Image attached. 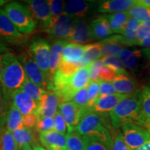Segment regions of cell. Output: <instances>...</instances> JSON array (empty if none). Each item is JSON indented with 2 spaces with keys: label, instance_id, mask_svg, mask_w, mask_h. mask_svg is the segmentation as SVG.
<instances>
[{
  "label": "cell",
  "instance_id": "obj_23",
  "mask_svg": "<svg viewBox=\"0 0 150 150\" xmlns=\"http://www.w3.org/2000/svg\"><path fill=\"white\" fill-rule=\"evenodd\" d=\"M92 35L94 39L101 40L107 38L108 35L112 34L109 22L106 16H101L93 20L90 24Z\"/></svg>",
  "mask_w": 150,
  "mask_h": 150
},
{
  "label": "cell",
  "instance_id": "obj_2",
  "mask_svg": "<svg viewBox=\"0 0 150 150\" xmlns=\"http://www.w3.org/2000/svg\"><path fill=\"white\" fill-rule=\"evenodd\" d=\"M142 110V90L127 95L117 106L110 112L112 126L115 129L129 123L138 124Z\"/></svg>",
  "mask_w": 150,
  "mask_h": 150
},
{
  "label": "cell",
  "instance_id": "obj_40",
  "mask_svg": "<svg viewBox=\"0 0 150 150\" xmlns=\"http://www.w3.org/2000/svg\"><path fill=\"white\" fill-rule=\"evenodd\" d=\"M54 129V117H43L38 119L34 129L40 134L45 131H52Z\"/></svg>",
  "mask_w": 150,
  "mask_h": 150
},
{
  "label": "cell",
  "instance_id": "obj_32",
  "mask_svg": "<svg viewBox=\"0 0 150 150\" xmlns=\"http://www.w3.org/2000/svg\"><path fill=\"white\" fill-rule=\"evenodd\" d=\"M131 18L136 19L140 22L150 20V8L143 6L135 4L127 11Z\"/></svg>",
  "mask_w": 150,
  "mask_h": 150
},
{
  "label": "cell",
  "instance_id": "obj_16",
  "mask_svg": "<svg viewBox=\"0 0 150 150\" xmlns=\"http://www.w3.org/2000/svg\"><path fill=\"white\" fill-rule=\"evenodd\" d=\"M39 140L42 147L47 150H65L66 135L54 130L39 134Z\"/></svg>",
  "mask_w": 150,
  "mask_h": 150
},
{
  "label": "cell",
  "instance_id": "obj_49",
  "mask_svg": "<svg viewBox=\"0 0 150 150\" xmlns=\"http://www.w3.org/2000/svg\"><path fill=\"white\" fill-rule=\"evenodd\" d=\"M139 46L143 47L150 49V35L147 38H146L145 40H143L139 44Z\"/></svg>",
  "mask_w": 150,
  "mask_h": 150
},
{
  "label": "cell",
  "instance_id": "obj_34",
  "mask_svg": "<svg viewBox=\"0 0 150 150\" xmlns=\"http://www.w3.org/2000/svg\"><path fill=\"white\" fill-rule=\"evenodd\" d=\"M48 2L51 10L52 18L50 26H52L56 20L65 13V3L61 0H49Z\"/></svg>",
  "mask_w": 150,
  "mask_h": 150
},
{
  "label": "cell",
  "instance_id": "obj_19",
  "mask_svg": "<svg viewBox=\"0 0 150 150\" xmlns=\"http://www.w3.org/2000/svg\"><path fill=\"white\" fill-rule=\"evenodd\" d=\"M136 4L134 0H107L99 3L97 11L99 13H120L128 11Z\"/></svg>",
  "mask_w": 150,
  "mask_h": 150
},
{
  "label": "cell",
  "instance_id": "obj_29",
  "mask_svg": "<svg viewBox=\"0 0 150 150\" xmlns=\"http://www.w3.org/2000/svg\"><path fill=\"white\" fill-rule=\"evenodd\" d=\"M85 138L75 130L67 131L65 150H84Z\"/></svg>",
  "mask_w": 150,
  "mask_h": 150
},
{
  "label": "cell",
  "instance_id": "obj_3",
  "mask_svg": "<svg viewBox=\"0 0 150 150\" xmlns=\"http://www.w3.org/2000/svg\"><path fill=\"white\" fill-rule=\"evenodd\" d=\"M79 134L83 137L98 139L111 145V134L104 125L102 114L93 112L87 108L76 127Z\"/></svg>",
  "mask_w": 150,
  "mask_h": 150
},
{
  "label": "cell",
  "instance_id": "obj_31",
  "mask_svg": "<svg viewBox=\"0 0 150 150\" xmlns=\"http://www.w3.org/2000/svg\"><path fill=\"white\" fill-rule=\"evenodd\" d=\"M21 89L23 90L29 96L31 97L37 103L38 102V101L42 97V94L45 91V90L42 89L37 84L30 81L27 77L25 79V81L24 82Z\"/></svg>",
  "mask_w": 150,
  "mask_h": 150
},
{
  "label": "cell",
  "instance_id": "obj_53",
  "mask_svg": "<svg viewBox=\"0 0 150 150\" xmlns=\"http://www.w3.org/2000/svg\"><path fill=\"white\" fill-rule=\"evenodd\" d=\"M18 150H33V148L31 147V146L30 145H27L24 146V147H21Z\"/></svg>",
  "mask_w": 150,
  "mask_h": 150
},
{
  "label": "cell",
  "instance_id": "obj_22",
  "mask_svg": "<svg viewBox=\"0 0 150 150\" xmlns=\"http://www.w3.org/2000/svg\"><path fill=\"white\" fill-rule=\"evenodd\" d=\"M84 45L78 43H67L62 54V61L71 63H77L84 58Z\"/></svg>",
  "mask_w": 150,
  "mask_h": 150
},
{
  "label": "cell",
  "instance_id": "obj_25",
  "mask_svg": "<svg viewBox=\"0 0 150 150\" xmlns=\"http://www.w3.org/2000/svg\"><path fill=\"white\" fill-rule=\"evenodd\" d=\"M35 131H36L35 129L33 130V129L26 128L23 127L22 128L12 132L14 139L16 140L18 145V149L27 145H32L33 146L38 144Z\"/></svg>",
  "mask_w": 150,
  "mask_h": 150
},
{
  "label": "cell",
  "instance_id": "obj_9",
  "mask_svg": "<svg viewBox=\"0 0 150 150\" xmlns=\"http://www.w3.org/2000/svg\"><path fill=\"white\" fill-rule=\"evenodd\" d=\"M28 50L35 63L47 76L50 67L51 47L45 40L42 38H38L31 43Z\"/></svg>",
  "mask_w": 150,
  "mask_h": 150
},
{
  "label": "cell",
  "instance_id": "obj_37",
  "mask_svg": "<svg viewBox=\"0 0 150 150\" xmlns=\"http://www.w3.org/2000/svg\"><path fill=\"white\" fill-rule=\"evenodd\" d=\"M150 35V20L147 22H141L136 31V45H139V44Z\"/></svg>",
  "mask_w": 150,
  "mask_h": 150
},
{
  "label": "cell",
  "instance_id": "obj_35",
  "mask_svg": "<svg viewBox=\"0 0 150 150\" xmlns=\"http://www.w3.org/2000/svg\"><path fill=\"white\" fill-rule=\"evenodd\" d=\"M9 104H8L6 101L4 97L2 86H1V82H0V131L3 130L6 127L7 114H8V110L11 107Z\"/></svg>",
  "mask_w": 150,
  "mask_h": 150
},
{
  "label": "cell",
  "instance_id": "obj_7",
  "mask_svg": "<svg viewBox=\"0 0 150 150\" xmlns=\"http://www.w3.org/2000/svg\"><path fill=\"white\" fill-rule=\"evenodd\" d=\"M124 140L131 150H135L145 144L150 138L147 129L134 123H129L122 127Z\"/></svg>",
  "mask_w": 150,
  "mask_h": 150
},
{
  "label": "cell",
  "instance_id": "obj_24",
  "mask_svg": "<svg viewBox=\"0 0 150 150\" xmlns=\"http://www.w3.org/2000/svg\"><path fill=\"white\" fill-rule=\"evenodd\" d=\"M138 125H140L150 133V89L145 86L142 89V110Z\"/></svg>",
  "mask_w": 150,
  "mask_h": 150
},
{
  "label": "cell",
  "instance_id": "obj_26",
  "mask_svg": "<svg viewBox=\"0 0 150 150\" xmlns=\"http://www.w3.org/2000/svg\"><path fill=\"white\" fill-rule=\"evenodd\" d=\"M105 16L109 22L112 32L120 33L122 31L125 26L126 25L127 22L131 18L127 11L115 13H111Z\"/></svg>",
  "mask_w": 150,
  "mask_h": 150
},
{
  "label": "cell",
  "instance_id": "obj_41",
  "mask_svg": "<svg viewBox=\"0 0 150 150\" xmlns=\"http://www.w3.org/2000/svg\"><path fill=\"white\" fill-rule=\"evenodd\" d=\"M99 81L100 79L97 81H91L88 86L87 92L88 99V107L91 106L94 102L98 98L99 94Z\"/></svg>",
  "mask_w": 150,
  "mask_h": 150
},
{
  "label": "cell",
  "instance_id": "obj_55",
  "mask_svg": "<svg viewBox=\"0 0 150 150\" xmlns=\"http://www.w3.org/2000/svg\"><path fill=\"white\" fill-rule=\"evenodd\" d=\"M148 87H149V89H150V83L149 84V86H148Z\"/></svg>",
  "mask_w": 150,
  "mask_h": 150
},
{
  "label": "cell",
  "instance_id": "obj_20",
  "mask_svg": "<svg viewBox=\"0 0 150 150\" xmlns=\"http://www.w3.org/2000/svg\"><path fill=\"white\" fill-rule=\"evenodd\" d=\"M116 92L121 95H129L138 90V83L128 74H118L112 81Z\"/></svg>",
  "mask_w": 150,
  "mask_h": 150
},
{
  "label": "cell",
  "instance_id": "obj_4",
  "mask_svg": "<svg viewBox=\"0 0 150 150\" xmlns=\"http://www.w3.org/2000/svg\"><path fill=\"white\" fill-rule=\"evenodd\" d=\"M4 11L22 34H29L34 31L37 22L29 8L16 1H13L6 5Z\"/></svg>",
  "mask_w": 150,
  "mask_h": 150
},
{
  "label": "cell",
  "instance_id": "obj_12",
  "mask_svg": "<svg viewBox=\"0 0 150 150\" xmlns=\"http://www.w3.org/2000/svg\"><path fill=\"white\" fill-rule=\"evenodd\" d=\"M68 43L66 40H56L51 47L50 55V67L46 76L47 90L52 91V83L55 73L62 61V54L65 47Z\"/></svg>",
  "mask_w": 150,
  "mask_h": 150
},
{
  "label": "cell",
  "instance_id": "obj_1",
  "mask_svg": "<svg viewBox=\"0 0 150 150\" xmlns=\"http://www.w3.org/2000/svg\"><path fill=\"white\" fill-rule=\"evenodd\" d=\"M26 79L27 75L18 57L12 52H6L1 59L0 82L4 97L8 104L11 102L12 94L21 88Z\"/></svg>",
  "mask_w": 150,
  "mask_h": 150
},
{
  "label": "cell",
  "instance_id": "obj_48",
  "mask_svg": "<svg viewBox=\"0 0 150 150\" xmlns=\"http://www.w3.org/2000/svg\"><path fill=\"white\" fill-rule=\"evenodd\" d=\"M136 4L150 8V0H136Z\"/></svg>",
  "mask_w": 150,
  "mask_h": 150
},
{
  "label": "cell",
  "instance_id": "obj_52",
  "mask_svg": "<svg viewBox=\"0 0 150 150\" xmlns=\"http://www.w3.org/2000/svg\"><path fill=\"white\" fill-rule=\"evenodd\" d=\"M6 51V47L4 44L0 42V54L4 53Z\"/></svg>",
  "mask_w": 150,
  "mask_h": 150
},
{
  "label": "cell",
  "instance_id": "obj_44",
  "mask_svg": "<svg viewBox=\"0 0 150 150\" xmlns=\"http://www.w3.org/2000/svg\"><path fill=\"white\" fill-rule=\"evenodd\" d=\"M103 65H104V63L101 59L93 62L89 65L91 81H97L100 79H99V72H100L101 68Z\"/></svg>",
  "mask_w": 150,
  "mask_h": 150
},
{
  "label": "cell",
  "instance_id": "obj_50",
  "mask_svg": "<svg viewBox=\"0 0 150 150\" xmlns=\"http://www.w3.org/2000/svg\"><path fill=\"white\" fill-rule=\"evenodd\" d=\"M135 150H150V138L145 144H143L141 147Z\"/></svg>",
  "mask_w": 150,
  "mask_h": 150
},
{
  "label": "cell",
  "instance_id": "obj_11",
  "mask_svg": "<svg viewBox=\"0 0 150 150\" xmlns=\"http://www.w3.org/2000/svg\"><path fill=\"white\" fill-rule=\"evenodd\" d=\"M59 103V98L55 93L45 91L38 102L35 113L38 119L43 117H54L58 111Z\"/></svg>",
  "mask_w": 150,
  "mask_h": 150
},
{
  "label": "cell",
  "instance_id": "obj_10",
  "mask_svg": "<svg viewBox=\"0 0 150 150\" xmlns=\"http://www.w3.org/2000/svg\"><path fill=\"white\" fill-rule=\"evenodd\" d=\"M75 19L64 13L56 21L45 29L52 38L56 40H67L72 34Z\"/></svg>",
  "mask_w": 150,
  "mask_h": 150
},
{
  "label": "cell",
  "instance_id": "obj_17",
  "mask_svg": "<svg viewBox=\"0 0 150 150\" xmlns=\"http://www.w3.org/2000/svg\"><path fill=\"white\" fill-rule=\"evenodd\" d=\"M11 103L20 110L22 115L35 112L38 106V103L21 88L12 94Z\"/></svg>",
  "mask_w": 150,
  "mask_h": 150
},
{
  "label": "cell",
  "instance_id": "obj_38",
  "mask_svg": "<svg viewBox=\"0 0 150 150\" xmlns=\"http://www.w3.org/2000/svg\"><path fill=\"white\" fill-rule=\"evenodd\" d=\"M110 150H131L124 140L122 133L118 131L114 136L111 135Z\"/></svg>",
  "mask_w": 150,
  "mask_h": 150
},
{
  "label": "cell",
  "instance_id": "obj_43",
  "mask_svg": "<svg viewBox=\"0 0 150 150\" xmlns=\"http://www.w3.org/2000/svg\"><path fill=\"white\" fill-rule=\"evenodd\" d=\"M117 74V72L113 67L110 65H104L99 72V79L105 81L112 82Z\"/></svg>",
  "mask_w": 150,
  "mask_h": 150
},
{
  "label": "cell",
  "instance_id": "obj_21",
  "mask_svg": "<svg viewBox=\"0 0 150 150\" xmlns=\"http://www.w3.org/2000/svg\"><path fill=\"white\" fill-rule=\"evenodd\" d=\"M92 5V1L70 0L65 4V13L74 19H81L88 13Z\"/></svg>",
  "mask_w": 150,
  "mask_h": 150
},
{
  "label": "cell",
  "instance_id": "obj_14",
  "mask_svg": "<svg viewBox=\"0 0 150 150\" xmlns=\"http://www.w3.org/2000/svg\"><path fill=\"white\" fill-rule=\"evenodd\" d=\"M29 9L37 20L41 22L43 27L48 28L51 24V10L48 1L44 0H29L27 1Z\"/></svg>",
  "mask_w": 150,
  "mask_h": 150
},
{
  "label": "cell",
  "instance_id": "obj_28",
  "mask_svg": "<svg viewBox=\"0 0 150 150\" xmlns=\"http://www.w3.org/2000/svg\"><path fill=\"white\" fill-rule=\"evenodd\" d=\"M23 115L14 105H11L7 114L6 128L11 132L23 127Z\"/></svg>",
  "mask_w": 150,
  "mask_h": 150
},
{
  "label": "cell",
  "instance_id": "obj_5",
  "mask_svg": "<svg viewBox=\"0 0 150 150\" xmlns=\"http://www.w3.org/2000/svg\"><path fill=\"white\" fill-rule=\"evenodd\" d=\"M122 64L134 74H140L150 67V49L125 50L117 56Z\"/></svg>",
  "mask_w": 150,
  "mask_h": 150
},
{
  "label": "cell",
  "instance_id": "obj_13",
  "mask_svg": "<svg viewBox=\"0 0 150 150\" xmlns=\"http://www.w3.org/2000/svg\"><path fill=\"white\" fill-rule=\"evenodd\" d=\"M87 108H81L72 101L59 104V110L64 117L67 125V131L76 129L78 123L87 110Z\"/></svg>",
  "mask_w": 150,
  "mask_h": 150
},
{
  "label": "cell",
  "instance_id": "obj_36",
  "mask_svg": "<svg viewBox=\"0 0 150 150\" xmlns=\"http://www.w3.org/2000/svg\"><path fill=\"white\" fill-rule=\"evenodd\" d=\"M85 138V147L84 150H110L109 145L98 139L92 138Z\"/></svg>",
  "mask_w": 150,
  "mask_h": 150
},
{
  "label": "cell",
  "instance_id": "obj_33",
  "mask_svg": "<svg viewBox=\"0 0 150 150\" xmlns=\"http://www.w3.org/2000/svg\"><path fill=\"white\" fill-rule=\"evenodd\" d=\"M85 56L84 57L93 62L102 58V44L100 42H95L84 45Z\"/></svg>",
  "mask_w": 150,
  "mask_h": 150
},
{
  "label": "cell",
  "instance_id": "obj_15",
  "mask_svg": "<svg viewBox=\"0 0 150 150\" xmlns=\"http://www.w3.org/2000/svg\"><path fill=\"white\" fill-rule=\"evenodd\" d=\"M126 95L116 93L114 95L99 96L88 108L91 111L99 114H106L107 112L110 113Z\"/></svg>",
  "mask_w": 150,
  "mask_h": 150
},
{
  "label": "cell",
  "instance_id": "obj_27",
  "mask_svg": "<svg viewBox=\"0 0 150 150\" xmlns=\"http://www.w3.org/2000/svg\"><path fill=\"white\" fill-rule=\"evenodd\" d=\"M141 22L138 21L136 19L130 18L125 26L122 31H121V35L125 40L126 46L131 47L135 46L136 44V31Z\"/></svg>",
  "mask_w": 150,
  "mask_h": 150
},
{
  "label": "cell",
  "instance_id": "obj_42",
  "mask_svg": "<svg viewBox=\"0 0 150 150\" xmlns=\"http://www.w3.org/2000/svg\"><path fill=\"white\" fill-rule=\"evenodd\" d=\"M72 102L77 105L81 108L88 107V92L87 88H83L76 92L72 97Z\"/></svg>",
  "mask_w": 150,
  "mask_h": 150
},
{
  "label": "cell",
  "instance_id": "obj_54",
  "mask_svg": "<svg viewBox=\"0 0 150 150\" xmlns=\"http://www.w3.org/2000/svg\"><path fill=\"white\" fill-rule=\"evenodd\" d=\"M3 56V55H2ZM2 56L0 55V78H1V59H2Z\"/></svg>",
  "mask_w": 150,
  "mask_h": 150
},
{
  "label": "cell",
  "instance_id": "obj_30",
  "mask_svg": "<svg viewBox=\"0 0 150 150\" xmlns=\"http://www.w3.org/2000/svg\"><path fill=\"white\" fill-rule=\"evenodd\" d=\"M0 150H18L12 132L6 127L0 131Z\"/></svg>",
  "mask_w": 150,
  "mask_h": 150
},
{
  "label": "cell",
  "instance_id": "obj_6",
  "mask_svg": "<svg viewBox=\"0 0 150 150\" xmlns=\"http://www.w3.org/2000/svg\"><path fill=\"white\" fill-rule=\"evenodd\" d=\"M18 59L23 67L27 77L42 89L47 90L46 76L35 63L29 50H24L18 54Z\"/></svg>",
  "mask_w": 150,
  "mask_h": 150
},
{
  "label": "cell",
  "instance_id": "obj_46",
  "mask_svg": "<svg viewBox=\"0 0 150 150\" xmlns=\"http://www.w3.org/2000/svg\"><path fill=\"white\" fill-rule=\"evenodd\" d=\"M117 93L115 88L112 85V82L105 81L101 80L99 81V96H104V95H110Z\"/></svg>",
  "mask_w": 150,
  "mask_h": 150
},
{
  "label": "cell",
  "instance_id": "obj_45",
  "mask_svg": "<svg viewBox=\"0 0 150 150\" xmlns=\"http://www.w3.org/2000/svg\"><path fill=\"white\" fill-rule=\"evenodd\" d=\"M54 130L59 132L60 134H65L67 129L66 122H65L64 117H63L62 114L58 110L56 115L54 116Z\"/></svg>",
  "mask_w": 150,
  "mask_h": 150
},
{
  "label": "cell",
  "instance_id": "obj_51",
  "mask_svg": "<svg viewBox=\"0 0 150 150\" xmlns=\"http://www.w3.org/2000/svg\"><path fill=\"white\" fill-rule=\"evenodd\" d=\"M32 148H33V150H47L45 148L42 147V146L39 145L38 143L35 144V145H33Z\"/></svg>",
  "mask_w": 150,
  "mask_h": 150
},
{
  "label": "cell",
  "instance_id": "obj_8",
  "mask_svg": "<svg viewBox=\"0 0 150 150\" xmlns=\"http://www.w3.org/2000/svg\"><path fill=\"white\" fill-rule=\"evenodd\" d=\"M0 40L16 45L23 44L27 40L25 35L18 31L2 9H0Z\"/></svg>",
  "mask_w": 150,
  "mask_h": 150
},
{
  "label": "cell",
  "instance_id": "obj_39",
  "mask_svg": "<svg viewBox=\"0 0 150 150\" xmlns=\"http://www.w3.org/2000/svg\"><path fill=\"white\" fill-rule=\"evenodd\" d=\"M101 59L102 60L104 65L112 67L117 71L118 74H128L125 70V67L118 59L117 56H106V57L101 58Z\"/></svg>",
  "mask_w": 150,
  "mask_h": 150
},
{
  "label": "cell",
  "instance_id": "obj_47",
  "mask_svg": "<svg viewBox=\"0 0 150 150\" xmlns=\"http://www.w3.org/2000/svg\"><path fill=\"white\" fill-rule=\"evenodd\" d=\"M38 121V117L35 112L23 115V127L29 129H34Z\"/></svg>",
  "mask_w": 150,
  "mask_h": 150
},
{
  "label": "cell",
  "instance_id": "obj_18",
  "mask_svg": "<svg viewBox=\"0 0 150 150\" xmlns=\"http://www.w3.org/2000/svg\"><path fill=\"white\" fill-rule=\"evenodd\" d=\"M94 40L92 35L91 26L86 20L75 19L72 34L67 39V42L72 43H86Z\"/></svg>",
  "mask_w": 150,
  "mask_h": 150
}]
</instances>
